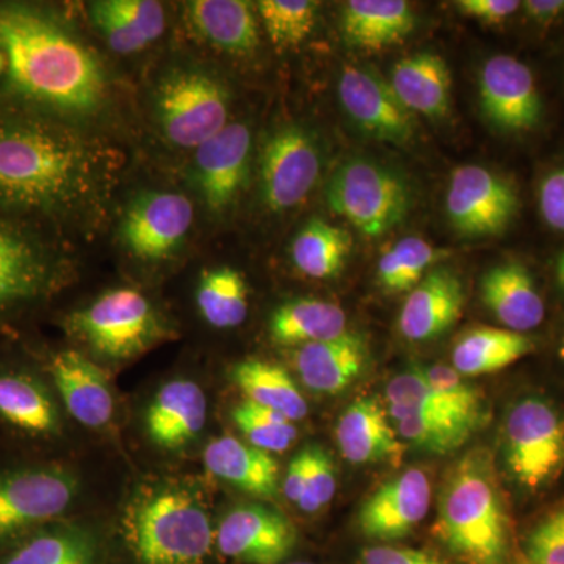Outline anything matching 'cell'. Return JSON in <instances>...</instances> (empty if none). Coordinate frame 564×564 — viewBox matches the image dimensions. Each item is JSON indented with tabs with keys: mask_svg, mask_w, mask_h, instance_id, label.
<instances>
[{
	"mask_svg": "<svg viewBox=\"0 0 564 564\" xmlns=\"http://www.w3.org/2000/svg\"><path fill=\"white\" fill-rule=\"evenodd\" d=\"M76 478L58 467L0 474V543L54 521L76 500Z\"/></svg>",
	"mask_w": 564,
	"mask_h": 564,
	"instance_id": "10",
	"label": "cell"
},
{
	"mask_svg": "<svg viewBox=\"0 0 564 564\" xmlns=\"http://www.w3.org/2000/svg\"><path fill=\"white\" fill-rule=\"evenodd\" d=\"M322 173L318 141L300 126L270 137L261 155V193L272 212L291 210L310 196Z\"/></svg>",
	"mask_w": 564,
	"mask_h": 564,
	"instance_id": "12",
	"label": "cell"
},
{
	"mask_svg": "<svg viewBox=\"0 0 564 564\" xmlns=\"http://www.w3.org/2000/svg\"><path fill=\"white\" fill-rule=\"evenodd\" d=\"M558 355H560V359H562V361L564 364V332H563V336H562V343H560Z\"/></svg>",
	"mask_w": 564,
	"mask_h": 564,
	"instance_id": "51",
	"label": "cell"
},
{
	"mask_svg": "<svg viewBox=\"0 0 564 564\" xmlns=\"http://www.w3.org/2000/svg\"><path fill=\"white\" fill-rule=\"evenodd\" d=\"M503 462L516 485L530 492L554 484L564 470V414L543 397H525L507 413Z\"/></svg>",
	"mask_w": 564,
	"mask_h": 564,
	"instance_id": "6",
	"label": "cell"
},
{
	"mask_svg": "<svg viewBox=\"0 0 564 564\" xmlns=\"http://www.w3.org/2000/svg\"><path fill=\"white\" fill-rule=\"evenodd\" d=\"M2 564H98V552L90 534L63 527L25 541Z\"/></svg>",
	"mask_w": 564,
	"mask_h": 564,
	"instance_id": "37",
	"label": "cell"
},
{
	"mask_svg": "<svg viewBox=\"0 0 564 564\" xmlns=\"http://www.w3.org/2000/svg\"><path fill=\"white\" fill-rule=\"evenodd\" d=\"M124 159L77 122L0 101V212L52 228L99 220Z\"/></svg>",
	"mask_w": 564,
	"mask_h": 564,
	"instance_id": "1",
	"label": "cell"
},
{
	"mask_svg": "<svg viewBox=\"0 0 564 564\" xmlns=\"http://www.w3.org/2000/svg\"><path fill=\"white\" fill-rule=\"evenodd\" d=\"M326 202L364 236L380 237L406 218L411 192L406 181L388 166L350 159L329 177Z\"/></svg>",
	"mask_w": 564,
	"mask_h": 564,
	"instance_id": "8",
	"label": "cell"
},
{
	"mask_svg": "<svg viewBox=\"0 0 564 564\" xmlns=\"http://www.w3.org/2000/svg\"><path fill=\"white\" fill-rule=\"evenodd\" d=\"M391 87L411 113L440 120L451 109V69L443 57L432 52H421L397 63Z\"/></svg>",
	"mask_w": 564,
	"mask_h": 564,
	"instance_id": "27",
	"label": "cell"
},
{
	"mask_svg": "<svg viewBox=\"0 0 564 564\" xmlns=\"http://www.w3.org/2000/svg\"><path fill=\"white\" fill-rule=\"evenodd\" d=\"M337 90L344 110L367 135L399 147L413 140L414 113L400 102L391 84L373 69L347 66Z\"/></svg>",
	"mask_w": 564,
	"mask_h": 564,
	"instance_id": "14",
	"label": "cell"
},
{
	"mask_svg": "<svg viewBox=\"0 0 564 564\" xmlns=\"http://www.w3.org/2000/svg\"><path fill=\"white\" fill-rule=\"evenodd\" d=\"M41 226L0 212V321L50 296L65 262Z\"/></svg>",
	"mask_w": 564,
	"mask_h": 564,
	"instance_id": "7",
	"label": "cell"
},
{
	"mask_svg": "<svg viewBox=\"0 0 564 564\" xmlns=\"http://www.w3.org/2000/svg\"><path fill=\"white\" fill-rule=\"evenodd\" d=\"M193 217V204L182 193H143L122 215L118 229L122 247L140 261L169 259L187 239Z\"/></svg>",
	"mask_w": 564,
	"mask_h": 564,
	"instance_id": "13",
	"label": "cell"
},
{
	"mask_svg": "<svg viewBox=\"0 0 564 564\" xmlns=\"http://www.w3.org/2000/svg\"><path fill=\"white\" fill-rule=\"evenodd\" d=\"M207 470L226 484L259 497L280 491V466L272 454L232 436L210 441L204 451Z\"/></svg>",
	"mask_w": 564,
	"mask_h": 564,
	"instance_id": "26",
	"label": "cell"
},
{
	"mask_svg": "<svg viewBox=\"0 0 564 564\" xmlns=\"http://www.w3.org/2000/svg\"><path fill=\"white\" fill-rule=\"evenodd\" d=\"M351 247V236L345 229L313 218L293 239L292 262L306 276L326 280L343 272Z\"/></svg>",
	"mask_w": 564,
	"mask_h": 564,
	"instance_id": "34",
	"label": "cell"
},
{
	"mask_svg": "<svg viewBox=\"0 0 564 564\" xmlns=\"http://www.w3.org/2000/svg\"><path fill=\"white\" fill-rule=\"evenodd\" d=\"M445 209L451 225L464 237L500 236L519 209L513 185L481 165L456 169L448 184Z\"/></svg>",
	"mask_w": 564,
	"mask_h": 564,
	"instance_id": "11",
	"label": "cell"
},
{
	"mask_svg": "<svg viewBox=\"0 0 564 564\" xmlns=\"http://www.w3.org/2000/svg\"><path fill=\"white\" fill-rule=\"evenodd\" d=\"M252 133L243 122H229L195 154L196 187L210 214L231 209L250 174Z\"/></svg>",
	"mask_w": 564,
	"mask_h": 564,
	"instance_id": "15",
	"label": "cell"
},
{
	"mask_svg": "<svg viewBox=\"0 0 564 564\" xmlns=\"http://www.w3.org/2000/svg\"><path fill=\"white\" fill-rule=\"evenodd\" d=\"M399 437L419 451L445 455L463 447L477 429L470 423L436 413L389 414Z\"/></svg>",
	"mask_w": 564,
	"mask_h": 564,
	"instance_id": "36",
	"label": "cell"
},
{
	"mask_svg": "<svg viewBox=\"0 0 564 564\" xmlns=\"http://www.w3.org/2000/svg\"><path fill=\"white\" fill-rule=\"evenodd\" d=\"M196 303L204 321L214 328H236L248 314L247 281L231 267L209 270L199 281Z\"/></svg>",
	"mask_w": 564,
	"mask_h": 564,
	"instance_id": "35",
	"label": "cell"
},
{
	"mask_svg": "<svg viewBox=\"0 0 564 564\" xmlns=\"http://www.w3.org/2000/svg\"><path fill=\"white\" fill-rule=\"evenodd\" d=\"M270 337L284 347H303L347 334V315L339 304L296 299L281 304L270 318Z\"/></svg>",
	"mask_w": 564,
	"mask_h": 564,
	"instance_id": "30",
	"label": "cell"
},
{
	"mask_svg": "<svg viewBox=\"0 0 564 564\" xmlns=\"http://www.w3.org/2000/svg\"><path fill=\"white\" fill-rule=\"evenodd\" d=\"M340 454L351 464L389 463L399 466L404 445L373 397L356 400L340 415L336 425Z\"/></svg>",
	"mask_w": 564,
	"mask_h": 564,
	"instance_id": "20",
	"label": "cell"
},
{
	"mask_svg": "<svg viewBox=\"0 0 564 564\" xmlns=\"http://www.w3.org/2000/svg\"><path fill=\"white\" fill-rule=\"evenodd\" d=\"M128 540L140 564H203L215 534L209 516L192 496L161 491L133 510Z\"/></svg>",
	"mask_w": 564,
	"mask_h": 564,
	"instance_id": "4",
	"label": "cell"
},
{
	"mask_svg": "<svg viewBox=\"0 0 564 564\" xmlns=\"http://www.w3.org/2000/svg\"><path fill=\"white\" fill-rule=\"evenodd\" d=\"M154 113L169 143L198 150L229 124L231 91L209 70L173 69L155 88Z\"/></svg>",
	"mask_w": 564,
	"mask_h": 564,
	"instance_id": "5",
	"label": "cell"
},
{
	"mask_svg": "<svg viewBox=\"0 0 564 564\" xmlns=\"http://www.w3.org/2000/svg\"><path fill=\"white\" fill-rule=\"evenodd\" d=\"M386 402L389 414L399 413H436L451 415V417L464 419L456 415L451 408L441 400L426 380L423 367L413 366L404 372L393 377L386 386ZM469 423V422H467ZM473 425V423H470ZM474 426V425H473ZM477 429V426H475ZM478 430V429H477Z\"/></svg>",
	"mask_w": 564,
	"mask_h": 564,
	"instance_id": "41",
	"label": "cell"
},
{
	"mask_svg": "<svg viewBox=\"0 0 564 564\" xmlns=\"http://www.w3.org/2000/svg\"><path fill=\"white\" fill-rule=\"evenodd\" d=\"M540 210L551 228L564 231V166L544 177L540 187Z\"/></svg>",
	"mask_w": 564,
	"mask_h": 564,
	"instance_id": "46",
	"label": "cell"
},
{
	"mask_svg": "<svg viewBox=\"0 0 564 564\" xmlns=\"http://www.w3.org/2000/svg\"><path fill=\"white\" fill-rule=\"evenodd\" d=\"M90 18L110 50L121 55L143 51L166 28L165 9L152 0H99L91 3Z\"/></svg>",
	"mask_w": 564,
	"mask_h": 564,
	"instance_id": "25",
	"label": "cell"
},
{
	"mask_svg": "<svg viewBox=\"0 0 564 564\" xmlns=\"http://www.w3.org/2000/svg\"><path fill=\"white\" fill-rule=\"evenodd\" d=\"M0 417L22 432L47 436L61 429L57 406L46 389L22 373H0Z\"/></svg>",
	"mask_w": 564,
	"mask_h": 564,
	"instance_id": "33",
	"label": "cell"
},
{
	"mask_svg": "<svg viewBox=\"0 0 564 564\" xmlns=\"http://www.w3.org/2000/svg\"><path fill=\"white\" fill-rule=\"evenodd\" d=\"M529 18L536 22H549L564 11V0H529L524 3Z\"/></svg>",
	"mask_w": 564,
	"mask_h": 564,
	"instance_id": "49",
	"label": "cell"
},
{
	"mask_svg": "<svg viewBox=\"0 0 564 564\" xmlns=\"http://www.w3.org/2000/svg\"><path fill=\"white\" fill-rule=\"evenodd\" d=\"M318 6L311 0H262L258 10L274 46L289 50L300 46L313 33Z\"/></svg>",
	"mask_w": 564,
	"mask_h": 564,
	"instance_id": "39",
	"label": "cell"
},
{
	"mask_svg": "<svg viewBox=\"0 0 564 564\" xmlns=\"http://www.w3.org/2000/svg\"><path fill=\"white\" fill-rule=\"evenodd\" d=\"M433 532L458 562L507 564L510 518L486 448L467 452L448 469Z\"/></svg>",
	"mask_w": 564,
	"mask_h": 564,
	"instance_id": "3",
	"label": "cell"
},
{
	"mask_svg": "<svg viewBox=\"0 0 564 564\" xmlns=\"http://www.w3.org/2000/svg\"><path fill=\"white\" fill-rule=\"evenodd\" d=\"M556 281H558L560 288L564 291V252L560 256L556 261Z\"/></svg>",
	"mask_w": 564,
	"mask_h": 564,
	"instance_id": "50",
	"label": "cell"
},
{
	"mask_svg": "<svg viewBox=\"0 0 564 564\" xmlns=\"http://www.w3.org/2000/svg\"><path fill=\"white\" fill-rule=\"evenodd\" d=\"M415 18L404 0H350L343 11L348 46L380 51L400 43L414 31Z\"/></svg>",
	"mask_w": 564,
	"mask_h": 564,
	"instance_id": "28",
	"label": "cell"
},
{
	"mask_svg": "<svg viewBox=\"0 0 564 564\" xmlns=\"http://www.w3.org/2000/svg\"><path fill=\"white\" fill-rule=\"evenodd\" d=\"M231 378L250 402L276 411L292 422L306 417L307 403L302 391L276 364L248 359L234 366Z\"/></svg>",
	"mask_w": 564,
	"mask_h": 564,
	"instance_id": "32",
	"label": "cell"
},
{
	"mask_svg": "<svg viewBox=\"0 0 564 564\" xmlns=\"http://www.w3.org/2000/svg\"><path fill=\"white\" fill-rule=\"evenodd\" d=\"M69 333L104 358H133L161 337L162 328L150 300L133 289L104 293L66 321Z\"/></svg>",
	"mask_w": 564,
	"mask_h": 564,
	"instance_id": "9",
	"label": "cell"
},
{
	"mask_svg": "<svg viewBox=\"0 0 564 564\" xmlns=\"http://www.w3.org/2000/svg\"><path fill=\"white\" fill-rule=\"evenodd\" d=\"M307 475L302 499L296 507L307 514L328 507L336 494V470L332 456L318 447H307Z\"/></svg>",
	"mask_w": 564,
	"mask_h": 564,
	"instance_id": "43",
	"label": "cell"
},
{
	"mask_svg": "<svg viewBox=\"0 0 564 564\" xmlns=\"http://www.w3.org/2000/svg\"><path fill=\"white\" fill-rule=\"evenodd\" d=\"M359 564H454L433 552L419 549L375 545L364 549Z\"/></svg>",
	"mask_w": 564,
	"mask_h": 564,
	"instance_id": "45",
	"label": "cell"
},
{
	"mask_svg": "<svg viewBox=\"0 0 564 564\" xmlns=\"http://www.w3.org/2000/svg\"><path fill=\"white\" fill-rule=\"evenodd\" d=\"M432 484L421 467L395 475L369 496L358 513L364 536L377 541H397L408 536L429 514Z\"/></svg>",
	"mask_w": 564,
	"mask_h": 564,
	"instance_id": "18",
	"label": "cell"
},
{
	"mask_svg": "<svg viewBox=\"0 0 564 564\" xmlns=\"http://www.w3.org/2000/svg\"><path fill=\"white\" fill-rule=\"evenodd\" d=\"M423 370L433 391L456 415L473 423L477 429L484 425L488 419V410H486V399L480 389L467 383L466 378L456 372L454 367L444 366V364L423 367Z\"/></svg>",
	"mask_w": 564,
	"mask_h": 564,
	"instance_id": "42",
	"label": "cell"
},
{
	"mask_svg": "<svg viewBox=\"0 0 564 564\" xmlns=\"http://www.w3.org/2000/svg\"><path fill=\"white\" fill-rule=\"evenodd\" d=\"M307 459H310L307 448L293 456L291 464H289L288 474H285L284 484H282V492H284L285 499L295 505H299L300 499H302L304 485H306Z\"/></svg>",
	"mask_w": 564,
	"mask_h": 564,
	"instance_id": "48",
	"label": "cell"
},
{
	"mask_svg": "<svg viewBox=\"0 0 564 564\" xmlns=\"http://www.w3.org/2000/svg\"><path fill=\"white\" fill-rule=\"evenodd\" d=\"M293 564H310V563H293Z\"/></svg>",
	"mask_w": 564,
	"mask_h": 564,
	"instance_id": "52",
	"label": "cell"
},
{
	"mask_svg": "<svg viewBox=\"0 0 564 564\" xmlns=\"http://www.w3.org/2000/svg\"><path fill=\"white\" fill-rule=\"evenodd\" d=\"M107 99L101 61L65 22L41 7L0 2V101L77 122Z\"/></svg>",
	"mask_w": 564,
	"mask_h": 564,
	"instance_id": "2",
	"label": "cell"
},
{
	"mask_svg": "<svg viewBox=\"0 0 564 564\" xmlns=\"http://www.w3.org/2000/svg\"><path fill=\"white\" fill-rule=\"evenodd\" d=\"M525 551L530 564H564V503L534 527Z\"/></svg>",
	"mask_w": 564,
	"mask_h": 564,
	"instance_id": "44",
	"label": "cell"
},
{
	"mask_svg": "<svg viewBox=\"0 0 564 564\" xmlns=\"http://www.w3.org/2000/svg\"><path fill=\"white\" fill-rule=\"evenodd\" d=\"M533 350L534 340L527 334L477 326L456 340L452 362L456 372L464 378L481 377L507 369Z\"/></svg>",
	"mask_w": 564,
	"mask_h": 564,
	"instance_id": "31",
	"label": "cell"
},
{
	"mask_svg": "<svg viewBox=\"0 0 564 564\" xmlns=\"http://www.w3.org/2000/svg\"><path fill=\"white\" fill-rule=\"evenodd\" d=\"M51 375L68 413L88 429H102L113 417V397L102 370L82 352L66 350L52 358Z\"/></svg>",
	"mask_w": 564,
	"mask_h": 564,
	"instance_id": "22",
	"label": "cell"
},
{
	"mask_svg": "<svg viewBox=\"0 0 564 564\" xmlns=\"http://www.w3.org/2000/svg\"><path fill=\"white\" fill-rule=\"evenodd\" d=\"M466 292L458 274L436 267L410 292L399 315V332L410 343L443 336L462 317Z\"/></svg>",
	"mask_w": 564,
	"mask_h": 564,
	"instance_id": "19",
	"label": "cell"
},
{
	"mask_svg": "<svg viewBox=\"0 0 564 564\" xmlns=\"http://www.w3.org/2000/svg\"><path fill=\"white\" fill-rule=\"evenodd\" d=\"M481 299L505 329L525 334L538 328L545 317L543 296L532 273L519 262L500 263L481 280Z\"/></svg>",
	"mask_w": 564,
	"mask_h": 564,
	"instance_id": "23",
	"label": "cell"
},
{
	"mask_svg": "<svg viewBox=\"0 0 564 564\" xmlns=\"http://www.w3.org/2000/svg\"><path fill=\"white\" fill-rule=\"evenodd\" d=\"M369 347L359 334L303 345L295 352V369L310 391L336 395L355 384L369 364Z\"/></svg>",
	"mask_w": 564,
	"mask_h": 564,
	"instance_id": "21",
	"label": "cell"
},
{
	"mask_svg": "<svg viewBox=\"0 0 564 564\" xmlns=\"http://www.w3.org/2000/svg\"><path fill=\"white\" fill-rule=\"evenodd\" d=\"M218 551L247 564H280L296 544L295 527L272 508L243 505L234 508L215 533Z\"/></svg>",
	"mask_w": 564,
	"mask_h": 564,
	"instance_id": "17",
	"label": "cell"
},
{
	"mask_svg": "<svg viewBox=\"0 0 564 564\" xmlns=\"http://www.w3.org/2000/svg\"><path fill=\"white\" fill-rule=\"evenodd\" d=\"M232 422L248 444L267 454H281L296 440V429L292 421L250 400L234 408Z\"/></svg>",
	"mask_w": 564,
	"mask_h": 564,
	"instance_id": "40",
	"label": "cell"
},
{
	"mask_svg": "<svg viewBox=\"0 0 564 564\" xmlns=\"http://www.w3.org/2000/svg\"><path fill=\"white\" fill-rule=\"evenodd\" d=\"M480 101L488 121L505 132L532 131L543 115L532 70L511 55L486 61L480 74Z\"/></svg>",
	"mask_w": 564,
	"mask_h": 564,
	"instance_id": "16",
	"label": "cell"
},
{
	"mask_svg": "<svg viewBox=\"0 0 564 564\" xmlns=\"http://www.w3.org/2000/svg\"><path fill=\"white\" fill-rule=\"evenodd\" d=\"M443 258L421 237H404L388 248L378 262V281L388 292L413 291L425 278L430 267Z\"/></svg>",
	"mask_w": 564,
	"mask_h": 564,
	"instance_id": "38",
	"label": "cell"
},
{
	"mask_svg": "<svg viewBox=\"0 0 564 564\" xmlns=\"http://www.w3.org/2000/svg\"><path fill=\"white\" fill-rule=\"evenodd\" d=\"M455 6L463 14L494 25L507 21L522 3L518 0H458Z\"/></svg>",
	"mask_w": 564,
	"mask_h": 564,
	"instance_id": "47",
	"label": "cell"
},
{
	"mask_svg": "<svg viewBox=\"0 0 564 564\" xmlns=\"http://www.w3.org/2000/svg\"><path fill=\"white\" fill-rule=\"evenodd\" d=\"M206 417L203 389L191 380H174L155 393L144 422L152 443L177 451L203 432Z\"/></svg>",
	"mask_w": 564,
	"mask_h": 564,
	"instance_id": "24",
	"label": "cell"
},
{
	"mask_svg": "<svg viewBox=\"0 0 564 564\" xmlns=\"http://www.w3.org/2000/svg\"><path fill=\"white\" fill-rule=\"evenodd\" d=\"M188 22L210 46L232 55L258 50V21L250 3L242 0H193L187 3Z\"/></svg>",
	"mask_w": 564,
	"mask_h": 564,
	"instance_id": "29",
	"label": "cell"
}]
</instances>
